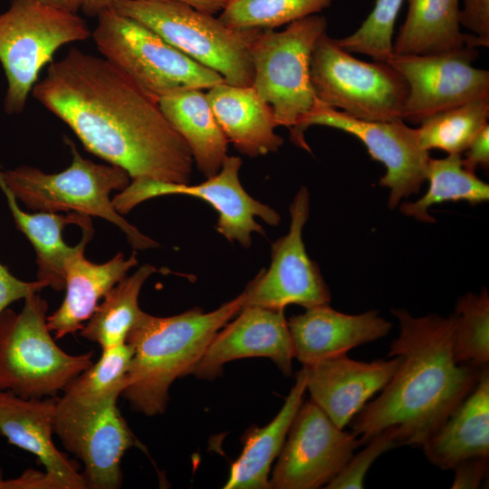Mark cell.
<instances>
[{"label": "cell", "instance_id": "cell-1", "mask_svg": "<svg viewBox=\"0 0 489 489\" xmlns=\"http://www.w3.org/2000/svg\"><path fill=\"white\" fill-rule=\"evenodd\" d=\"M32 91L89 152L131 179L189 184L192 153L158 100L104 57L71 48Z\"/></svg>", "mask_w": 489, "mask_h": 489}, {"label": "cell", "instance_id": "cell-2", "mask_svg": "<svg viewBox=\"0 0 489 489\" xmlns=\"http://www.w3.org/2000/svg\"><path fill=\"white\" fill-rule=\"evenodd\" d=\"M391 313L398 320L399 333L388 356H400L401 363L379 395L349 425L361 446L394 427L401 446H421L470 394L485 368L455 361L454 314L416 317L398 308Z\"/></svg>", "mask_w": 489, "mask_h": 489}, {"label": "cell", "instance_id": "cell-3", "mask_svg": "<svg viewBox=\"0 0 489 489\" xmlns=\"http://www.w3.org/2000/svg\"><path fill=\"white\" fill-rule=\"evenodd\" d=\"M243 302L241 292L209 312L194 308L158 317L143 312L126 339L133 356L121 395L131 408L149 417L164 413L171 384L189 374L213 337L240 312Z\"/></svg>", "mask_w": 489, "mask_h": 489}, {"label": "cell", "instance_id": "cell-4", "mask_svg": "<svg viewBox=\"0 0 489 489\" xmlns=\"http://www.w3.org/2000/svg\"><path fill=\"white\" fill-rule=\"evenodd\" d=\"M72 154L71 165L58 173H45L23 166L0 170V179L17 200L36 212H74L101 217L118 226L131 246L138 250L158 244L130 225L114 207L110 196L123 190L130 182L120 167L98 164L82 158L75 144L67 139Z\"/></svg>", "mask_w": 489, "mask_h": 489}, {"label": "cell", "instance_id": "cell-5", "mask_svg": "<svg viewBox=\"0 0 489 489\" xmlns=\"http://www.w3.org/2000/svg\"><path fill=\"white\" fill-rule=\"evenodd\" d=\"M235 86H251V47L264 30L225 25L214 14L177 1L116 0L110 6Z\"/></svg>", "mask_w": 489, "mask_h": 489}, {"label": "cell", "instance_id": "cell-6", "mask_svg": "<svg viewBox=\"0 0 489 489\" xmlns=\"http://www.w3.org/2000/svg\"><path fill=\"white\" fill-rule=\"evenodd\" d=\"M22 310L0 315V390L23 398L57 394L91 363L93 352L62 350L46 323L48 304L39 292L26 296Z\"/></svg>", "mask_w": 489, "mask_h": 489}, {"label": "cell", "instance_id": "cell-7", "mask_svg": "<svg viewBox=\"0 0 489 489\" xmlns=\"http://www.w3.org/2000/svg\"><path fill=\"white\" fill-rule=\"evenodd\" d=\"M91 33L102 57L146 92L160 98L185 90H208L225 82L216 72L177 50L141 23L109 7Z\"/></svg>", "mask_w": 489, "mask_h": 489}, {"label": "cell", "instance_id": "cell-8", "mask_svg": "<svg viewBox=\"0 0 489 489\" xmlns=\"http://www.w3.org/2000/svg\"><path fill=\"white\" fill-rule=\"evenodd\" d=\"M91 35L77 14L39 0H11L0 14V62L7 79L5 110L21 113L39 73L64 44Z\"/></svg>", "mask_w": 489, "mask_h": 489}, {"label": "cell", "instance_id": "cell-9", "mask_svg": "<svg viewBox=\"0 0 489 489\" xmlns=\"http://www.w3.org/2000/svg\"><path fill=\"white\" fill-rule=\"evenodd\" d=\"M310 81L316 99L355 119L403 120L408 92L404 78L388 62H367L341 49L323 33L310 62Z\"/></svg>", "mask_w": 489, "mask_h": 489}, {"label": "cell", "instance_id": "cell-10", "mask_svg": "<svg viewBox=\"0 0 489 489\" xmlns=\"http://www.w3.org/2000/svg\"><path fill=\"white\" fill-rule=\"evenodd\" d=\"M327 19L312 14L281 32L264 30L251 47L252 86L270 105L277 126L290 130L314 106L310 81L313 47L326 32Z\"/></svg>", "mask_w": 489, "mask_h": 489}, {"label": "cell", "instance_id": "cell-11", "mask_svg": "<svg viewBox=\"0 0 489 489\" xmlns=\"http://www.w3.org/2000/svg\"><path fill=\"white\" fill-rule=\"evenodd\" d=\"M312 125L338 129L355 136L366 146L371 158L385 166L386 174L379 179V185L389 190V208H395L403 198L419 192L426 180L430 157L419 144L417 129L408 127L404 120H359L317 100L312 109L290 130L292 142L311 151L304 132Z\"/></svg>", "mask_w": 489, "mask_h": 489}, {"label": "cell", "instance_id": "cell-12", "mask_svg": "<svg viewBox=\"0 0 489 489\" xmlns=\"http://www.w3.org/2000/svg\"><path fill=\"white\" fill-rule=\"evenodd\" d=\"M241 166L239 157L226 156L215 176L197 185L134 178L113 197L112 204L123 215L139 204L158 197L184 195L198 197L216 210V231L229 242H237L247 248L252 244L253 234L265 235L256 217L269 225H277L281 216L273 208L254 199L244 190L239 178Z\"/></svg>", "mask_w": 489, "mask_h": 489}, {"label": "cell", "instance_id": "cell-13", "mask_svg": "<svg viewBox=\"0 0 489 489\" xmlns=\"http://www.w3.org/2000/svg\"><path fill=\"white\" fill-rule=\"evenodd\" d=\"M117 399L84 405L57 398L53 431L63 447L83 463L87 488H120L121 459L136 445Z\"/></svg>", "mask_w": 489, "mask_h": 489}, {"label": "cell", "instance_id": "cell-14", "mask_svg": "<svg viewBox=\"0 0 489 489\" xmlns=\"http://www.w3.org/2000/svg\"><path fill=\"white\" fill-rule=\"evenodd\" d=\"M312 400L302 402L278 455L270 488L316 489L327 485L360 446Z\"/></svg>", "mask_w": 489, "mask_h": 489}, {"label": "cell", "instance_id": "cell-15", "mask_svg": "<svg viewBox=\"0 0 489 489\" xmlns=\"http://www.w3.org/2000/svg\"><path fill=\"white\" fill-rule=\"evenodd\" d=\"M475 47L428 55L394 53L388 63L408 88L403 120L415 124L476 99L489 98V72L472 65Z\"/></svg>", "mask_w": 489, "mask_h": 489}, {"label": "cell", "instance_id": "cell-16", "mask_svg": "<svg viewBox=\"0 0 489 489\" xmlns=\"http://www.w3.org/2000/svg\"><path fill=\"white\" fill-rule=\"evenodd\" d=\"M310 194L302 187L290 205L288 233L272 245V261L244 290L243 307L283 310L297 304L305 309L331 302L321 271L308 255L302 230L309 218Z\"/></svg>", "mask_w": 489, "mask_h": 489}, {"label": "cell", "instance_id": "cell-17", "mask_svg": "<svg viewBox=\"0 0 489 489\" xmlns=\"http://www.w3.org/2000/svg\"><path fill=\"white\" fill-rule=\"evenodd\" d=\"M253 357L269 358L291 376L294 353L283 310L243 307L236 319L216 333L188 375L211 379L225 363Z\"/></svg>", "mask_w": 489, "mask_h": 489}, {"label": "cell", "instance_id": "cell-18", "mask_svg": "<svg viewBox=\"0 0 489 489\" xmlns=\"http://www.w3.org/2000/svg\"><path fill=\"white\" fill-rule=\"evenodd\" d=\"M400 356L370 362L350 359L346 354L303 366L307 371L306 390L331 420L343 429L369 400L380 391L401 363Z\"/></svg>", "mask_w": 489, "mask_h": 489}, {"label": "cell", "instance_id": "cell-19", "mask_svg": "<svg viewBox=\"0 0 489 489\" xmlns=\"http://www.w3.org/2000/svg\"><path fill=\"white\" fill-rule=\"evenodd\" d=\"M294 358L302 366L346 354L360 345L387 336L392 323L377 310L347 314L329 303L307 308L287 320Z\"/></svg>", "mask_w": 489, "mask_h": 489}, {"label": "cell", "instance_id": "cell-20", "mask_svg": "<svg viewBox=\"0 0 489 489\" xmlns=\"http://www.w3.org/2000/svg\"><path fill=\"white\" fill-rule=\"evenodd\" d=\"M57 397L23 398L0 390V434L34 455L61 489H86L78 467L53 440Z\"/></svg>", "mask_w": 489, "mask_h": 489}, {"label": "cell", "instance_id": "cell-21", "mask_svg": "<svg viewBox=\"0 0 489 489\" xmlns=\"http://www.w3.org/2000/svg\"><path fill=\"white\" fill-rule=\"evenodd\" d=\"M82 230L80 248L67 260L64 269L65 296L60 307L47 316L49 331L54 339L81 331L100 303L101 299L138 264L137 253L125 258L121 252L103 264H94L84 256L85 247L92 238L91 222Z\"/></svg>", "mask_w": 489, "mask_h": 489}, {"label": "cell", "instance_id": "cell-22", "mask_svg": "<svg viewBox=\"0 0 489 489\" xmlns=\"http://www.w3.org/2000/svg\"><path fill=\"white\" fill-rule=\"evenodd\" d=\"M212 112L228 142L251 158L277 151L283 139L273 110L251 86L222 82L206 93Z\"/></svg>", "mask_w": 489, "mask_h": 489}, {"label": "cell", "instance_id": "cell-23", "mask_svg": "<svg viewBox=\"0 0 489 489\" xmlns=\"http://www.w3.org/2000/svg\"><path fill=\"white\" fill-rule=\"evenodd\" d=\"M427 459L442 470L474 456H489V368L470 394L421 446Z\"/></svg>", "mask_w": 489, "mask_h": 489}, {"label": "cell", "instance_id": "cell-24", "mask_svg": "<svg viewBox=\"0 0 489 489\" xmlns=\"http://www.w3.org/2000/svg\"><path fill=\"white\" fill-rule=\"evenodd\" d=\"M407 17L393 43L401 55H428L465 46L487 47L476 35L460 31L459 0H408Z\"/></svg>", "mask_w": 489, "mask_h": 489}, {"label": "cell", "instance_id": "cell-25", "mask_svg": "<svg viewBox=\"0 0 489 489\" xmlns=\"http://www.w3.org/2000/svg\"><path fill=\"white\" fill-rule=\"evenodd\" d=\"M305 367L296 374L295 383L275 417L265 427L250 429L244 436L240 456L231 466L225 489H268L269 472L278 456L306 391Z\"/></svg>", "mask_w": 489, "mask_h": 489}, {"label": "cell", "instance_id": "cell-26", "mask_svg": "<svg viewBox=\"0 0 489 489\" xmlns=\"http://www.w3.org/2000/svg\"><path fill=\"white\" fill-rule=\"evenodd\" d=\"M166 118L188 145L194 163L207 178L215 176L227 156V139L206 93L191 89L158 100Z\"/></svg>", "mask_w": 489, "mask_h": 489}, {"label": "cell", "instance_id": "cell-27", "mask_svg": "<svg viewBox=\"0 0 489 489\" xmlns=\"http://www.w3.org/2000/svg\"><path fill=\"white\" fill-rule=\"evenodd\" d=\"M0 188L6 197L8 208L16 227L30 241L36 253L37 280L55 291L64 288L65 264L81 246H69L62 238L68 225L82 227L91 221L89 216L70 212L67 216L58 213H27L20 208L17 199L0 179Z\"/></svg>", "mask_w": 489, "mask_h": 489}, {"label": "cell", "instance_id": "cell-28", "mask_svg": "<svg viewBox=\"0 0 489 489\" xmlns=\"http://www.w3.org/2000/svg\"><path fill=\"white\" fill-rule=\"evenodd\" d=\"M157 269L150 264L118 283L99 303L81 330V336L100 345L101 350L126 342L127 336L143 312L139 295L145 282Z\"/></svg>", "mask_w": 489, "mask_h": 489}, {"label": "cell", "instance_id": "cell-29", "mask_svg": "<svg viewBox=\"0 0 489 489\" xmlns=\"http://www.w3.org/2000/svg\"><path fill=\"white\" fill-rule=\"evenodd\" d=\"M426 180L429 186L425 195L415 202H404L399 206L403 215L419 222H436L428 213L434 205L449 201L476 205L489 199V185L464 166L459 154H448L439 159L430 158Z\"/></svg>", "mask_w": 489, "mask_h": 489}, {"label": "cell", "instance_id": "cell-30", "mask_svg": "<svg viewBox=\"0 0 489 489\" xmlns=\"http://www.w3.org/2000/svg\"><path fill=\"white\" fill-rule=\"evenodd\" d=\"M489 98L476 99L435 114L423 121L417 129L420 146L429 151L441 149L461 155L488 123Z\"/></svg>", "mask_w": 489, "mask_h": 489}, {"label": "cell", "instance_id": "cell-31", "mask_svg": "<svg viewBox=\"0 0 489 489\" xmlns=\"http://www.w3.org/2000/svg\"><path fill=\"white\" fill-rule=\"evenodd\" d=\"M133 350L128 343L101 350V355L64 389L63 397L84 405L118 398L126 387Z\"/></svg>", "mask_w": 489, "mask_h": 489}, {"label": "cell", "instance_id": "cell-32", "mask_svg": "<svg viewBox=\"0 0 489 489\" xmlns=\"http://www.w3.org/2000/svg\"><path fill=\"white\" fill-rule=\"evenodd\" d=\"M453 353L458 364L482 369L489 364V295L468 292L458 298L455 312Z\"/></svg>", "mask_w": 489, "mask_h": 489}, {"label": "cell", "instance_id": "cell-33", "mask_svg": "<svg viewBox=\"0 0 489 489\" xmlns=\"http://www.w3.org/2000/svg\"><path fill=\"white\" fill-rule=\"evenodd\" d=\"M331 2L332 0H229L218 18L232 28L273 30L316 14Z\"/></svg>", "mask_w": 489, "mask_h": 489}, {"label": "cell", "instance_id": "cell-34", "mask_svg": "<svg viewBox=\"0 0 489 489\" xmlns=\"http://www.w3.org/2000/svg\"><path fill=\"white\" fill-rule=\"evenodd\" d=\"M404 0H376L371 13L351 34L334 39L350 53H362L373 61L388 62L393 56L395 21Z\"/></svg>", "mask_w": 489, "mask_h": 489}, {"label": "cell", "instance_id": "cell-35", "mask_svg": "<svg viewBox=\"0 0 489 489\" xmlns=\"http://www.w3.org/2000/svg\"><path fill=\"white\" fill-rule=\"evenodd\" d=\"M364 446H366L364 449L352 455L340 474L325 488H364L365 475L377 458L383 453L401 445L398 430L394 427H388L376 434Z\"/></svg>", "mask_w": 489, "mask_h": 489}, {"label": "cell", "instance_id": "cell-36", "mask_svg": "<svg viewBox=\"0 0 489 489\" xmlns=\"http://www.w3.org/2000/svg\"><path fill=\"white\" fill-rule=\"evenodd\" d=\"M48 287L42 281L25 282L14 276L0 263V315L12 303Z\"/></svg>", "mask_w": 489, "mask_h": 489}, {"label": "cell", "instance_id": "cell-37", "mask_svg": "<svg viewBox=\"0 0 489 489\" xmlns=\"http://www.w3.org/2000/svg\"><path fill=\"white\" fill-rule=\"evenodd\" d=\"M460 25L479 37L489 46V0H464L460 10Z\"/></svg>", "mask_w": 489, "mask_h": 489}, {"label": "cell", "instance_id": "cell-38", "mask_svg": "<svg viewBox=\"0 0 489 489\" xmlns=\"http://www.w3.org/2000/svg\"><path fill=\"white\" fill-rule=\"evenodd\" d=\"M489 456H474L458 463L453 469V489H477L488 473Z\"/></svg>", "mask_w": 489, "mask_h": 489}, {"label": "cell", "instance_id": "cell-39", "mask_svg": "<svg viewBox=\"0 0 489 489\" xmlns=\"http://www.w3.org/2000/svg\"><path fill=\"white\" fill-rule=\"evenodd\" d=\"M116 0H82L81 10L87 16L96 17L101 12L109 8ZM149 1H177L208 14H215L224 9L229 0H149Z\"/></svg>", "mask_w": 489, "mask_h": 489}, {"label": "cell", "instance_id": "cell-40", "mask_svg": "<svg viewBox=\"0 0 489 489\" xmlns=\"http://www.w3.org/2000/svg\"><path fill=\"white\" fill-rule=\"evenodd\" d=\"M0 489H61V486L46 472L29 469L18 477L5 479L0 470Z\"/></svg>", "mask_w": 489, "mask_h": 489}, {"label": "cell", "instance_id": "cell-41", "mask_svg": "<svg viewBox=\"0 0 489 489\" xmlns=\"http://www.w3.org/2000/svg\"><path fill=\"white\" fill-rule=\"evenodd\" d=\"M464 166L474 171L477 167L488 168L489 165V124L486 123L475 136L467 149Z\"/></svg>", "mask_w": 489, "mask_h": 489}, {"label": "cell", "instance_id": "cell-42", "mask_svg": "<svg viewBox=\"0 0 489 489\" xmlns=\"http://www.w3.org/2000/svg\"><path fill=\"white\" fill-rule=\"evenodd\" d=\"M46 5L70 13L81 10L82 0H39Z\"/></svg>", "mask_w": 489, "mask_h": 489}]
</instances>
